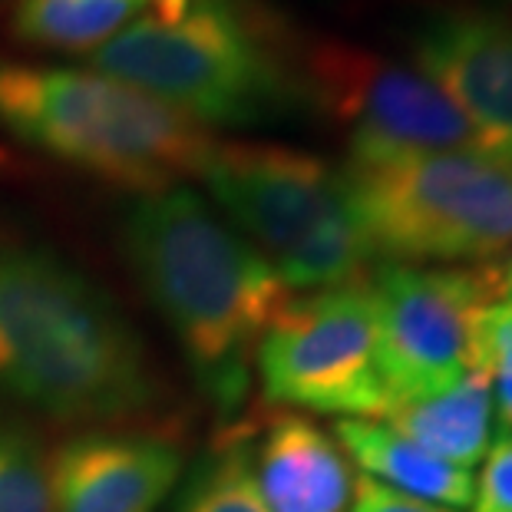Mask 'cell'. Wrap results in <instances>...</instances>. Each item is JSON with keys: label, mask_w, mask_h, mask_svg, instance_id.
Instances as JSON below:
<instances>
[{"label": "cell", "mask_w": 512, "mask_h": 512, "mask_svg": "<svg viewBox=\"0 0 512 512\" xmlns=\"http://www.w3.org/2000/svg\"><path fill=\"white\" fill-rule=\"evenodd\" d=\"M0 126L136 195L185 185L215 146L205 126L113 76L7 60L0 63Z\"/></svg>", "instance_id": "4"}, {"label": "cell", "mask_w": 512, "mask_h": 512, "mask_svg": "<svg viewBox=\"0 0 512 512\" xmlns=\"http://www.w3.org/2000/svg\"><path fill=\"white\" fill-rule=\"evenodd\" d=\"M119 242L202 400L219 417H235L252 387L261 334L291 301L288 285L189 185L136 195Z\"/></svg>", "instance_id": "1"}, {"label": "cell", "mask_w": 512, "mask_h": 512, "mask_svg": "<svg viewBox=\"0 0 512 512\" xmlns=\"http://www.w3.org/2000/svg\"><path fill=\"white\" fill-rule=\"evenodd\" d=\"M473 512H512V437H499L486 450L473 489Z\"/></svg>", "instance_id": "18"}, {"label": "cell", "mask_w": 512, "mask_h": 512, "mask_svg": "<svg viewBox=\"0 0 512 512\" xmlns=\"http://www.w3.org/2000/svg\"><path fill=\"white\" fill-rule=\"evenodd\" d=\"M301 80L304 100L347 129L351 162L407 152H496L417 67H403L347 43H318L301 60Z\"/></svg>", "instance_id": "9"}, {"label": "cell", "mask_w": 512, "mask_h": 512, "mask_svg": "<svg viewBox=\"0 0 512 512\" xmlns=\"http://www.w3.org/2000/svg\"><path fill=\"white\" fill-rule=\"evenodd\" d=\"M139 14L136 0H20L14 34L37 47L96 50Z\"/></svg>", "instance_id": "15"}, {"label": "cell", "mask_w": 512, "mask_h": 512, "mask_svg": "<svg viewBox=\"0 0 512 512\" xmlns=\"http://www.w3.org/2000/svg\"><path fill=\"white\" fill-rule=\"evenodd\" d=\"M268 403L344 420H377L390 410L377 361V314L370 281H351L291 298L255 351Z\"/></svg>", "instance_id": "7"}, {"label": "cell", "mask_w": 512, "mask_h": 512, "mask_svg": "<svg viewBox=\"0 0 512 512\" xmlns=\"http://www.w3.org/2000/svg\"><path fill=\"white\" fill-rule=\"evenodd\" d=\"M199 179L288 291H324L370 275L374 252L344 169L328 159L275 143L215 139Z\"/></svg>", "instance_id": "5"}, {"label": "cell", "mask_w": 512, "mask_h": 512, "mask_svg": "<svg viewBox=\"0 0 512 512\" xmlns=\"http://www.w3.org/2000/svg\"><path fill=\"white\" fill-rule=\"evenodd\" d=\"M496 275H499V301H509L512 304V258L496 265Z\"/></svg>", "instance_id": "23"}, {"label": "cell", "mask_w": 512, "mask_h": 512, "mask_svg": "<svg viewBox=\"0 0 512 512\" xmlns=\"http://www.w3.org/2000/svg\"><path fill=\"white\" fill-rule=\"evenodd\" d=\"M182 466V446L162 433L83 430L53 450L50 512H156Z\"/></svg>", "instance_id": "10"}, {"label": "cell", "mask_w": 512, "mask_h": 512, "mask_svg": "<svg viewBox=\"0 0 512 512\" xmlns=\"http://www.w3.org/2000/svg\"><path fill=\"white\" fill-rule=\"evenodd\" d=\"M384 420L427 453L470 470L493 437V380L483 367H473L440 394L387 410Z\"/></svg>", "instance_id": "14"}, {"label": "cell", "mask_w": 512, "mask_h": 512, "mask_svg": "<svg viewBox=\"0 0 512 512\" xmlns=\"http://www.w3.org/2000/svg\"><path fill=\"white\" fill-rule=\"evenodd\" d=\"M252 473L268 512H347L354 496L341 443L301 413H275L265 423L252 446Z\"/></svg>", "instance_id": "12"}, {"label": "cell", "mask_w": 512, "mask_h": 512, "mask_svg": "<svg viewBox=\"0 0 512 512\" xmlns=\"http://www.w3.org/2000/svg\"><path fill=\"white\" fill-rule=\"evenodd\" d=\"M367 281L390 410L440 394L476 367L479 314L499 301L496 265L443 268L380 261Z\"/></svg>", "instance_id": "8"}, {"label": "cell", "mask_w": 512, "mask_h": 512, "mask_svg": "<svg viewBox=\"0 0 512 512\" xmlns=\"http://www.w3.org/2000/svg\"><path fill=\"white\" fill-rule=\"evenodd\" d=\"M139 7H149L143 17L159 20V24H172L189 10V0H136Z\"/></svg>", "instance_id": "22"}, {"label": "cell", "mask_w": 512, "mask_h": 512, "mask_svg": "<svg viewBox=\"0 0 512 512\" xmlns=\"http://www.w3.org/2000/svg\"><path fill=\"white\" fill-rule=\"evenodd\" d=\"M90 63L205 129L258 126L304 100L288 37L242 0H189L172 24L139 17L96 47Z\"/></svg>", "instance_id": "3"}, {"label": "cell", "mask_w": 512, "mask_h": 512, "mask_svg": "<svg viewBox=\"0 0 512 512\" xmlns=\"http://www.w3.org/2000/svg\"><path fill=\"white\" fill-rule=\"evenodd\" d=\"M344 179L374 258L430 265L512 252V162L496 152L347 159Z\"/></svg>", "instance_id": "6"}, {"label": "cell", "mask_w": 512, "mask_h": 512, "mask_svg": "<svg viewBox=\"0 0 512 512\" xmlns=\"http://www.w3.org/2000/svg\"><path fill=\"white\" fill-rule=\"evenodd\" d=\"M476 367L486 374L512 370V304L496 301L479 314L476 328Z\"/></svg>", "instance_id": "19"}, {"label": "cell", "mask_w": 512, "mask_h": 512, "mask_svg": "<svg viewBox=\"0 0 512 512\" xmlns=\"http://www.w3.org/2000/svg\"><path fill=\"white\" fill-rule=\"evenodd\" d=\"M413 57L512 162V20L493 10H453L420 30Z\"/></svg>", "instance_id": "11"}, {"label": "cell", "mask_w": 512, "mask_h": 512, "mask_svg": "<svg viewBox=\"0 0 512 512\" xmlns=\"http://www.w3.org/2000/svg\"><path fill=\"white\" fill-rule=\"evenodd\" d=\"M0 397L57 423H123L159 400L146 341L106 288L37 245H0Z\"/></svg>", "instance_id": "2"}, {"label": "cell", "mask_w": 512, "mask_h": 512, "mask_svg": "<svg viewBox=\"0 0 512 512\" xmlns=\"http://www.w3.org/2000/svg\"><path fill=\"white\" fill-rule=\"evenodd\" d=\"M493 380V420L499 437H512V370H496Z\"/></svg>", "instance_id": "21"}, {"label": "cell", "mask_w": 512, "mask_h": 512, "mask_svg": "<svg viewBox=\"0 0 512 512\" xmlns=\"http://www.w3.org/2000/svg\"><path fill=\"white\" fill-rule=\"evenodd\" d=\"M334 440L361 466L364 476L380 486L450 509L473 506V473L427 453L387 420H337Z\"/></svg>", "instance_id": "13"}, {"label": "cell", "mask_w": 512, "mask_h": 512, "mask_svg": "<svg viewBox=\"0 0 512 512\" xmlns=\"http://www.w3.org/2000/svg\"><path fill=\"white\" fill-rule=\"evenodd\" d=\"M176 512H268L252 473V443L245 433L219 443L185 479Z\"/></svg>", "instance_id": "16"}, {"label": "cell", "mask_w": 512, "mask_h": 512, "mask_svg": "<svg viewBox=\"0 0 512 512\" xmlns=\"http://www.w3.org/2000/svg\"><path fill=\"white\" fill-rule=\"evenodd\" d=\"M351 512H456V509L440 506V503H427V499L397 493V489L380 486L367 476H357L354 496H351Z\"/></svg>", "instance_id": "20"}, {"label": "cell", "mask_w": 512, "mask_h": 512, "mask_svg": "<svg viewBox=\"0 0 512 512\" xmlns=\"http://www.w3.org/2000/svg\"><path fill=\"white\" fill-rule=\"evenodd\" d=\"M0 512H50V460L17 420H0Z\"/></svg>", "instance_id": "17"}]
</instances>
